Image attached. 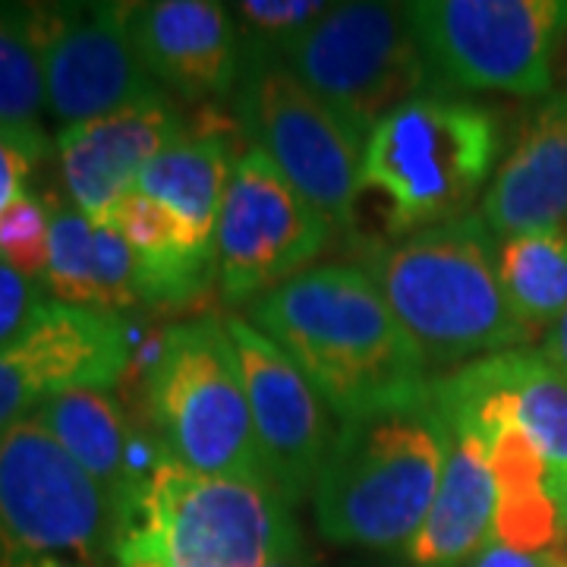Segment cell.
<instances>
[{"mask_svg":"<svg viewBox=\"0 0 567 567\" xmlns=\"http://www.w3.org/2000/svg\"><path fill=\"white\" fill-rule=\"evenodd\" d=\"M341 420L429 394V365L365 268L312 265L249 303Z\"/></svg>","mask_w":567,"mask_h":567,"instance_id":"obj_1","label":"cell"},{"mask_svg":"<svg viewBox=\"0 0 567 567\" xmlns=\"http://www.w3.org/2000/svg\"><path fill=\"white\" fill-rule=\"evenodd\" d=\"M451 445L432 394L341 420L312 488L319 533L338 546L404 551L435 502Z\"/></svg>","mask_w":567,"mask_h":567,"instance_id":"obj_2","label":"cell"},{"mask_svg":"<svg viewBox=\"0 0 567 567\" xmlns=\"http://www.w3.org/2000/svg\"><path fill=\"white\" fill-rule=\"evenodd\" d=\"M365 271L429 369H461L533 338L507 306L498 244L480 215L406 234L382 246Z\"/></svg>","mask_w":567,"mask_h":567,"instance_id":"obj_3","label":"cell"},{"mask_svg":"<svg viewBox=\"0 0 567 567\" xmlns=\"http://www.w3.org/2000/svg\"><path fill=\"white\" fill-rule=\"evenodd\" d=\"M300 546L293 507L271 486L164 457L123 511L114 558L121 567H268Z\"/></svg>","mask_w":567,"mask_h":567,"instance_id":"obj_4","label":"cell"},{"mask_svg":"<svg viewBox=\"0 0 567 567\" xmlns=\"http://www.w3.org/2000/svg\"><path fill=\"white\" fill-rule=\"evenodd\" d=\"M142 394L171 461L203 476L268 486L227 322L203 316L171 324L148 353Z\"/></svg>","mask_w":567,"mask_h":567,"instance_id":"obj_5","label":"cell"},{"mask_svg":"<svg viewBox=\"0 0 567 567\" xmlns=\"http://www.w3.org/2000/svg\"><path fill=\"white\" fill-rule=\"evenodd\" d=\"M498 121L476 102L423 92L363 145V186L391 203V230L416 234L470 215L498 158Z\"/></svg>","mask_w":567,"mask_h":567,"instance_id":"obj_6","label":"cell"},{"mask_svg":"<svg viewBox=\"0 0 567 567\" xmlns=\"http://www.w3.org/2000/svg\"><path fill=\"white\" fill-rule=\"evenodd\" d=\"M117 527L107 492L35 416L0 432V567H102Z\"/></svg>","mask_w":567,"mask_h":567,"instance_id":"obj_7","label":"cell"},{"mask_svg":"<svg viewBox=\"0 0 567 567\" xmlns=\"http://www.w3.org/2000/svg\"><path fill=\"white\" fill-rule=\"evenodd\" d=\"M278 58L363 140L432 80L406 3H331Z\"/></svg>","mask_w":567,"mask_h":567,"instance_id":"obj_8","label":"cell"},{"mask_svg":"<svg viewBox=\"0 0 567 567\" xmlns=\"http://www.w3.org/2000/svg\"><path fill=\"white\" fill-rule=\"evenodd\" d=\"M237 121L328 227H350L363 189L365 140L268 48L244 41Z\"/></svg>","mask_w":567,"mask_h":567,"instance_id":"obj_9","label":"cell"},{"mask_svg":"<svg viewBox=\"0 0 567 567\" xmlns=\"http://www.w3.org/2000/svg\"><path fill=\"white\" fill-rule=\"evenodd\" d=\"M558 0H416L406 3L429 73L445 85L539 99L551 89Z\"/></svg>","mask_w":567,"mask_h":567,"instance_id":"obj_10","label":"cell"},{"mask_svg":"<svg viewBox=\"0 0 567 567\" xmlns=\"http://www.w3.org/2000/svg\"><path fill=\"white\" fill-rule=\"evenodd\" d=\"M331 227L262 148L237 155L215 227V265L227 303H252L309 268Z\"/></svg>","mask_w":567,"mask_h":567,"instance_id":"obj_11","label":"cell"},{"mask_svg":"<svg viewBox=\"0 0 567 567\" xmlns=\"http://www.w3.org/2000/svg\"><path fill=\"white\" fill-rule=\"evenodd\" d=\"M130 3H25L48 111L76 126L164 95L130 41Z\"/></svg>","mask_w":567,"mask_h":567,"instance_id":"obj_12","label":"cell"},{"mask_svg":"<svg viewBox=\"0 0 567 567\" xmlns=\"http://www.w3.org/2000/svg\"><path fill=\"white\" fill-rule=\"evenodd\" d=\"M244 372L252 432L268 486L287 505L312 495L331 447V410L281 347L240 316L224 319Z\"/></svg>","mask_w":567,"mask_h":567,"instance_id":"obj_13","label":"cell"},{"mask_svg":"<svg viewBox=\"0 0 567 567\" xmlns=\"http://www.w3.org/2000/svg\"><path fill=\"white\" fill-rule=\"evenodd\" d=\"M133 331L117 312L54 303L0 347V432L73 388H111L133 363Z\"/></svg>","mask_w":567,"mask_h":567,"instance_id":"obj_14","label":"cell"},{"mask_svg":"<svg viewBox=\"0 0 567 567\" xmlns=\"http://www.w3.org/2000/svg\"><path fill=\"white\" fill-rule=\"evenodd\" d=\"M130 41L148 76L183 102L237 92L244 73V35L234 10L218 0L130 3Z\"/></svg>","mask_w":567,"mask_h":567,"instance_id":"obj_15","label":"cell"},{"mask_svg":"<svg viewBox=\"0 0 567 567\" xmlns=\"http://www.w3.org/2000/svg\"><path fill=\"white\" fill-rule=\"evenodd\" d=\"M186 133V121L167 92L99 121L63 126L54 148L73 205L104 224L111 208L133 193L142 167Z\"/></svg>","mask_w":567,"mask_h":567,"instance_id":"obj_16","label":"cell"},{"mask_svg":"<svg viewBox=\"0 0 567 567\" xmlns=\"http://www.w3.org/2000/svg\"><path fill=\"white\" fill-rule=\"evenodd\" d=\"M480 218L495 237L555 230L567 218V92L548 95L520 121Z\"/></svg>","mask_w":567,"mask_h":567,"instance_id":"obj_17","label":"cell"},{"mask_svg":"<svg viewBox=\"0 0 567 567\" xmlns=\"http://www.w3.org/2000/svg\"><path fill=\"white\" fill-rule=\"evenodd\" d=\"M32 416L107 492L117 517H123L152 480L155 466L167 457L158 439L152 442L126 423L107 388H73L54 394Z\"/></svg>","mask_w":567,"mask_h":567,"instance_id":"obj_18","label":"cell"},{"mask_svg":"<svg viewBox=\"0 0 567 567\" xmlns=\"http://www.w3.org/2000/svg\"><path fill=\"white\" fill-rule=\"evenodd\" d=\"M121 230L136 256L140 303L183 306L203 293L215 265V240H205L181 215L142 193H126L111 208L107 221Z\"/></svg>","mask_w":567,"mask_h":567,"instance_id":"obj_19","label":"cell"},{"mask_svg":"<svg viewBox=\"0 0 567 567\" xmlns=\"http://www.w3.org/2000/svg\"><path fill=\"white\" fill-rule=\"evenodd\" d=\"M498 488L486 447L473 435H454L445 473L423 527L404 548L413 567H461L495 536Z\"/></svg>","mask_w":567,"mask_h":567,"instance_id":"obj_20","label":"cell"},{"mask_svg":"<svg viewBox=\"0 0 567 567\" xmlns=\"http://www.w3.org/2000/svg\"><path fill=\"white\" fill-rule=\"evenodd\" d=\"M234 164L237 158L224 133H186L142 167L133 189L167 205L205 240H215Z\"/></svg>","mask_w":567,"mask_h":567,"instance_id":"obj_21","label":"cell"},{"mask_svg":"<svg viewBox=\"0 0 567 567\" xmlns=\"http://www.w3.org/2000/svg\"><path fill=\"white\" fill-rule=\"evenodd\" d=\"M44 111L48 89L25 3H0V142L32 164L51 155Z\"/></svg>","mask_w":567,"mask_h":567,"instance_id":"obj_22","label":"cell"},{"mask_svg":"<svg viewBox=\"0 0 567 567\" xmlns=\"http://www.w3.org/2000/svg\"><path fill=\"white\" fill-rule=\"evenodd\" d=\"M514 420L546 457L551 483L567 507V375L539 350L495 353Z\"/></svg>","mask_w":567,"mask_h":567,"instance_id":"obj_23","label":"cell"},{"mask_svg":"<svg viewBox=\"0 0 567 567\" xmlns=\"http://www.w3.org/2000/svg\"><path fill=\"white\" fill-rule=\"evenodd\" d=\"M498 281L529 334L551 331L567 312V230H536L498 244Z\"/></svg>","mask_w":567,"mask_h":567,"instance_id":"obj_24","label":"cell"},{"mask_svg":"<svg viewBox=\"0 0 567 567\" xmlns=\"http://www.w3.org/2000/svg\"><path fill=\"white\" fill-rule=\"evenodd\" d=\"M41 284L58 303L95 309V221L76 205L51 208V259Z\"/></svg>","mask_w":567,"mask_h":567,"instance_id":"obj_25","label":"cell"},{"mask_svg":"<svg viewBox=\"0 0 567 567\" xmlns=\"http://www.w3.org/2000/svg\"><path fill=\"white\" fill-rule=\"evenodd\" d=\"M51 259V205L22 193L0 215V262L32 281H44Z\"/></svg>","mask_w":567,"mask_h":567,"instance_id":"obj_26","label":"cell"},{"mask_svg":"<svg viewBox=\"0 0 567 567\" xmlns=\"http://www.w3.org/2000/svg\"><path fill=\"white\" fill-rule=\"evenodd\" d=\"M328 7L331 3L324 0H244L230 10L246 44H259L278 54L287 41L322 20Z\"/></svg>","mask_w":567,"mask_h":567,"instance_id":"obj_27","label":"cell"},{"mask_svg":"<svg viewBox=\"0 0 567 567\" xmlns=\"http://www.w3.org/2000/svg\"><path fill=\"white\" fill-rule=\"evenodd\" d=\"M54 300L44 297V284L0 262V347L13 344Z\"/></svg>","mask_w":567,"mask_h":567,"instance_id":"obj_28","label":"cell"},{"mask_svg":"<svg viewBox=\"0 0 567 567\" xmlns=\"http://www.w3.org/2000/svg\"><path fill=\"white\" fill-rule=\"evenodd\" d=\"M561 548L565 546L548 548V551H524V548L507 546V543L492 536L486 546L461 567H555Z\"/></svg>","mask_w":567,"mask_h":567,"instance_id":"obj_29","label":"cell"},{"mask_svg":"<svg viewBox=\"0 0 567 567\" xmlns=\"http://www.w3.org/2000/svg\"><path fill=\"white\" fill-rule=\"evenodd\" d=\"M29 171H32V162L22 158L20 152L10 148L7 142H0V215L17 203L22 193H29L25 189Z\"/></svg>","mask_w":567,"mask_h":567,"instance_id":"obj_30","label":"cell"},{"mask_svg":"<svg viewBox=\"0 0 567 567\" xmlns=\"http://www.w3.org/2000/svg\"><path fill=\"white\" fill-rule=\"evenodd\" d=\"M539 353H543L555 369H561V372L567 375V312L558 319V324L548 331L546 341H543V347H539Z\"/></svg>","mask_w":567,"mask_h":567,"instance_id":"obj_31","label":"cell"},{"mask_svg":"<svg viewBox=\"0 0 567 567\" xmlns=\"http://www.w3.org/2000/svg\"><path fill=\"white\" fill-rule=\"evenodd\" d=\"M555 63H558V73L567 82V3L561 10V29H558V41H555Z\"/></svg>","mask_w":567,"mask_h":567,"instance_id":"obj_32","label":"cell"},{"mask_svg":"<svg viewBox=\"0 0 567 567\" xmlns=\"http://www.w3.org/2000/svg\"><path fill=\"white\" fill-rule=\"evenodd\" d=\"M268 567H309L306 565V551L303 546L293 548V551H287V555H281V558H275Z\"/></svg>","mask_w":567,"mask_h":567,"instance_id":"obj_33","label":"cell"},{"mask_svg":"<svg viewBox=\"0 0 567 567\" xmlns=\"http://www.w3.org/2000/svg\"><path fill=\"white\" fill-rule=\"evenodd\" d=\"M555 567H567V546L561 548V555H558V561H555Z\"/></svg>","mask_w":567,"mask_h":567,"instance_id":"obj_34","label":"cell"}]
</instances>
